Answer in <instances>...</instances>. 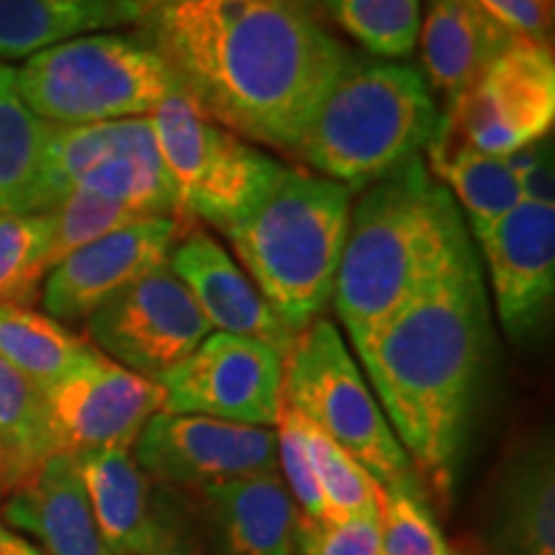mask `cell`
<instances>
[{"mask_svg": "<svg viewBox=\"0 0 555 555\" xmlns=\"http://www.w3.org/2000/svg\"><path fill=\"white\" fill-rule=\"evenodd\" d=\"M142 39L208 119L294 152L347 50L307 0H139Z\"/></svg>", "mask_w": 555, "mask_h": 555, "instance_id": "cell-1", "label": "cell"}, {"mask_svg": "<svg viewBox=\"0 0 555 555\" xmlns=\"http://www.w3.org/2000/svg\"><path fill=\"white\" fill-rule=\"evenodd\" d=\"M489 301L470 240L358 347L420 481L453 494L489 358Z\"/></svg>", "mask_w": 555, "mask_h": 555, "instance_id": "cell-2", "label": "cell"}, {"mask_svg": "<svg viewBox=\"0 0 555 555\" xmlns=\"http://www.w3.org/2000/svg\"><path fill=\"white\" fill-rule=\"evenodd\" d=\"M468 240L455 198L412 157L350 208L332 301L356 350Z\"/></svg>", "mask_w": 555, "mask_h": 555, "instance_id": "cell-3", "label": "cell"}, {"mask_svg": "<svg viewBox=\"0 0 555 555\" xmlns=\"http://www.w3.org/2000/svg\"><path fill=\"white\" fill-rule=\"evenodd\" d=\"M440 127L442 108L420 69L347 57L294 152L317 176L352 193L420 157Z\"/></svg>", "mask_w": 555, "mask_h": 555, "instance_id": "cell-4", "label": "cell"}, {"mask_svg": "<svg viewBox=\"0 0 555 555\" xmlns=\"http://www.w3.org/2000/svg\"><path fill=\"white\" fill-rule=\"evenodd\" d=\"M352 193L335 180L281 165L224 237L249 281L291 330H307L332 301Z\"/></svg>", "mask_w": 555, "mask_h": 555, "instance_id": "cell-5", "label": "cell"}, {"mask_svg": "<svg viewBox=\"0 0 555 555\" xmlns=\"http://www.w3.org/2000/svg\"><path fill=\"white\" fill-rule=\"evenodd\" d=\"M16 90L34 116L62 127L152 116L183 93L168 62L124 34H86L34 54L16 69Z\"/></svg>", "mask_w": 555, "mask_h": 555, "instance_id": "cell-6", "label": "cell"}, {"mask_svg": "<svg viewBox=\"0 0 555 555\" xmlns=\"http://www.w3.org/2000/svg\"><path fill=\"white\" fill-rule=\"evenodd\" d=\"M283 401L356 457L380 486L416 476L376 393L327 319H314L298 332L283 358Z\"/></svg>", "mask_w": 555, "mask_h": 555, "instance_id": "cell-7", "label": "cell"}, {"mask_svg": "<svg viewBox=\"0 0 555 555\" xmlns=\"http://www.w3.org/2000/svg\"><path fill=\"white\" fill-rule=\"evenodd\" d=\"M152 124L178 217L204 219L221 234L281 170L247 139L208 119L185 93L165 101Z\"/></svg>", "mask_w": 555, "mask_h": 555, "instance_id": "cell-8", "label": "cell"}, {"mask_svg": "<svg viewBox=\"0 0 555 555\" xmlns=\"http://www.w3.org/2000/svg\"><path fill=\"white\" fill-rule=\"evenodd\" d=\"M47 189L50 208L69 191H86L150 217H178L152 116L80 127L50 124Z\"/></svg>", "mask_w": 555, "mask_h": 555, "instance_id": "cell-9", "label": "cell"}, {"mask_svg": "<svg viewBox=\"0 0 555 555\" xmlns=\"http://www.w3.org/2000/svg\"><path fill=\"white\" fill-rule=\"evenodd\" d=\"M163 412L275 427L283 406V356L258 339L211 332L189 358L155 378Z\"/></svg>", "mask_w": 555, "mask_h": 555, "instance_id": "cell-10", "label": "cell"}, {"mask_svg": "<svg viewBox=\"0 0 555 555\" xmlns=\"http://www.w3.org/2000/svg\"><path fill=\"white\" fill-rule=\"evenodd\" d=\"M442 116L463 142L486 155L506 157L543 142L555 121L551 44L515 39Z\"/></svg>", "mask_w": 555, "mask_h": 555, "instance_id": "cell-11", "label": "cell"}, {"mask_svg": "<svg viewBox=\"0 0 555 555\" xmlns=\"http://www.w3.org/2000/svg\"><path fill=\"white\" fill-rule=\"evenodd\" d=\"M211 332L170 266L139 278L86 319V339L95 350L147 378L189 358Z\"/></svg>", "mask_w": 555, "mask_h": 555, "instance_id": "cell-12", "label": "cell"}, {"mask_svg": "<svg viewBox=\"0 0 555 555\" xmlns=\"http://www.w3.org/2000/svg\"><path fill=\"white\" fill-rule=\"evenodd\" d=\"M44 399L54 453L73 461L101 450H131L150 416L165 406L155 378L139 376L101 350L44 391Z\"/></svg>", "mask_w": 555, "mask_h": 555, "instance_id": "cell-13", "label": "cell"}, {"mask_svg": "<svg viewBox=\"0 0 555 555\" xmlns=\"http://www.w3.org/2000/svg\"><path fill=\"white\" fill-rule=\"evenodd\" d=\"M134 461L152 481L206 491L278 470V437L275 427L157 412L137 437Z\"/></svg>", "mask_w": 555, "mask_h": 555, "instance_id": "cell-14", "label": "cell"}, {"mask_svg": "<svg viewBox=\"0 0 555 555\" xmlns=\"http://www.w3.org/2000/svg\"><path fill=\"white\" fill-rule=\"evenodd\" d=\"M185 219H144L75 249L41 283L44 314L57 322H86L139 278L168 266L172 247L185 234Z\"/></svg>", "mask_w": 555, "mask_h": 555, "instance_id": "cell-15", "label": "cell"}, {"mask_svg": "<svg viewBox=\"0 0 555 555\" xmlns=\"http://www.w3.org/2000/svg\"><path fill=\"white\" fill-rule=\"evenodd\" d=\"M483 249L499 322L530 335L555 291V201H522L474 234Z\"/></svg>", "mask_w": 555, "mask_h": 555, "instance_id": "cell-16", "label": "cell"}, {"mask_svg": "<svg viewBox=\"0 0 555 555\" xmlns=\"http://www.w3.org/2000/svg\"><path fill=\"white\" fill-rule=\"evenodd\" d=\"M168 266L189 288L208 327L258 339L286 358L296 332L275 314L258 286L211 234L204 229L185 232L172 247Z\"/></svg>", "mask_w": 555, "mask_h": 555, "instance_id": "cell-17", "label": "cell"}, {"mask_svg": "<svg viewBox=\"0 0 555 555\" xmlns=\"http://www.w3.org/2000/svg\"><path fill=\"white\" fill-rule=\"evenodd\" d=\"M483 517V540L491 555H555L551 437H538L506 457Z\"/></svg>", "mask_w": 555, "mask_h": 555, "instance_id": "cell-18", "label": "cell"}, {"mask_svg": "<svg viewBox=\"0 0 555 555\" xmlns=\"http://www.w3.org/2000/svg\"><path fill=\"white\" fill-rule=\"evenodd\" d=\"M3 519L44 555H111L73 457L54 453L29 483L0 502Z\"/></svg>", "mask_w": 555, "mask_h": 555, "instance_id": "cell-19", "label": "cell"}, {"mask_svg": "<svg viewBox=\"0 0 555 555\" xmlns=\"http://www.w3.org/2000/svg\"><path fill=\"white\" fill-rule=\"evenodd\" d=\"M422 5L416 44L425 80L446 101L442 114H450L517 37L486 16L476 0H422Z\"/></svg>", "mask_w": 555, "mask_h": 555, "instance_id": "cell-20", "label": "cell"}, {"mask_svg": "<svg viewBox=\"0 0 555 555\" xmlns=\"http://www.w3.org/2000/svg\"><path fill=\"white\" fill-rule=\"evenodd\" d=\"M75 463L111 555H134L157 530L168 494H157L131 450H101Z\"/></svg>", "mask_w": 555, "mask_h": 555, "instance_id": "cell-21", "label": "cell"}, {"mask_svg": "<svg viewBox=\"0 0 555 555\" xmlns=\"http://www.w3.org/2000/svg\"><path fill=\"white\" fill-rule=\"evenodd\" d=\"M227 555H296V504L278 470L204 491Z\"/></svg>", "mask_w": 555, "mask_h": 555, "instance_id": "cell-22", "label": "cell"}, {"mask_svg": "<svg viewBox=\"0 0 555 555\" xmlns=\"http://www.w3.org/2000/svg\"><path fill=\"white\" fill-rule=\"evenodd\" d=\"M139 0H0V60H29L62 41L134 26Z\"/></svg>", "mask_w": 555, "mask_h": 555, "instance_id": "cell-23", "label": "cell"}, {"mask_svg": "<svg viewBox=\"0 0 555 555\" xmlns=\"http://www.w3.org/2000/svg\"><path fill=\"white\" fill-rule=\"evenodd\" d=\"M429 172L446 189L455 204L463 206L470 232L494 224L504 214L525 201L522 183H519L509 157L486 155L470 147L442 116V127L427 147Z\"/></svg>", "mask_w": 555, "mask_h": 555, "instance_id": "cell-24", "label": "cell"}, {"mask_svg": "<svg viewBox=\"0 0 555 555\" xmlns=\"http://www.w3.org/2000/svg\"><path fill=\"white\" fill-rule=\"evenodd\" d=\"M50 124L34 116L16 90V69L0 62V214L50 211Z\"/></svg>", "mask_w": 555, "mask_h": 555, "instance_id": "cell-25", "label": "cell"}, {"mask_svg": "<svg viewBox=\"0 0 555 555\" xmlns=\"http://www.w3.org/2000/svg\"><path fill=\"white\" fill-rule=\"evenodd\" d=\"M54 455L44 391L0 358V489L29 483Z\"/></svg>", "mask_w": 555, "mask_h": 555, "instance_id": "cell-26", "label": "cell"}, {"mask_svg": "<svg viewBox=\"0 0 555 555\" xmlns=\"http://www.w3.org/2000/svg\"><path fill=\"white\" fill-rule=\"evenodd\" d=\"M95 347L65 324L18 304H0V358L41 391L78 367Z\"/></svg>", "mask_w": 555, "mask_h": 555, "instance_id": "cell-27", "label": "cell"}, {"mask_svg": "<svg viewBox=\"0 0 555 555\" xmlns=\"http://www.w3.org/2000/svg\"><path fill=\"white\" fill-rule=\"evenodd\" d=\"M322 5L378 60H404L414 52L422 0H322Z\"/></svg>", "mask_w": 555, "mask_h": 555, "instance_id": "cell-28", "label": "cell"}, {"mask_svg": "<svg viewBox=\"0 0 555 555\" xmlns=\"http://www.w3.org/2000/svg\"><path fill=\"white\" fill-rule=\"evenodd\" d=\"M376 525L384 555H455L429 509L420 476L380 486Z\"/></svg>", "mask_w": 555, "mask_h": 555, "instance_id": "cell-29", "label": "cell"}, {"mask_svg": "<svg viewBox=\"0 0 555 555\" xmlns=\"http://www.w3.org/2000/svg\"><path fill=\"white\" fill-rule=\"evenodd\" d=\"M301 422L330 522L352 517H376L380 483L360 466L356 457H350L343 448L335 446L322 429L309 425L304 416Z\"/></svg>", "mask_w": 555, "mask_h": 555, "instance_id": "cell-30", "label": "cell"}, {"mask_svg": "<svg viewBox=\"0 0 555 555\" xmlns=\"http://www.w3.org/2000/svg\"><path fill=\"white\" fill-rule=\"evenodd\" d=\"M50 245H47V273L60 266L75 249L90 245V242L106 237L111 232L137 224L144 219H157L139 208L116 204V201L93 196L86 191H69L62 196L50 211Z\"/></svg>", "mask_w": 555, "mask_h": 555, "instance_id": "cell-31", "label": "cell"}, {"mask_svg": "<svg viewBox=\"0 0 555 555\" xmlns=\"http://www.w3.org/2000/svg\"><path fill=\"white\" fill-rule=\"evenodd\" d=\"M47 214H0V304L29 307L47 278Z\"/></svg>", "mask_w": 555, "mask_h": 555, "instance_id": "cell-32", "label": "cell"}, {"mask_svg": "<svg viewBox=\"0 0 555 555\" xmlns=\"http://www.w3.org/2000/svg\"><path fill=\"white\" fill-rule=\"evenodd\" d=\"M275 437L281 478L296 504V517L304 519V522H330L327 506H324L322 491H319L314 476V466H311L301 414L294 406H288L286 401H283L281 414H278Z\"/></svg>", "mask_w": 555, "mask_h": 555, "instance_id": "cell-33", "label": "cell"}, {"mask_svg": "<svg viewBox=\"0 0 555 555\" xmlns=\"http://www.w3.org/2000/svg\"><path fill=\"white\" fill-rule=\"evenodd\" d=\"M296 553L301 555H384L376 517L339 522H304L296 517Z\"/></svg>", "mask_w": 555, "mask_h": 555, "instance_id": "cell-34", "label": "cell"}, {"mask_svg": "<svg viewBox=\"0 0 555 555\" xmlns=\"http://www.w3.org/2000/svg\"><path fill=\"white\" fill-rule=\"evenodd\" d=\"M512 37L551 44V0H476Z\"/></svg>", "mask_w": 555, "mask_h": 555, "instance_id": "cell-35", "label": "cell"}, {"mask_svg": "<svg viewBox=\"0 0 555 555\" xmlns=\"http://www.w3.org/2000/svg\"><path fill=\"white\" fill-rule=\"evenodd\" d=\"M134 555H206V553L201 551L198 540L193 538L189 522H185L183 515H178L176 502L168 496L157 530L152 532V538L139 547Z\"/></svg>", "mask_w": 555, "mask_h": 555, "instance_id": "cell-36", "label": "cell"}, {"mask_svg": "<svg viewBox=\"0 0 555 555\" xmlns=\"http://www.w3.org/2000/svg\"><path fill=\"white\" fill-rule=\"evenodd\" d=\"M0 555H44L37 545H31L29 540H24L16 532H11L9 527L0 525Z\"/></svg>", "mask_w": 555, "mask_h": 555, "instance_id": "cell-37", "label": "cell"}, {"mask_svg": "<svg viewBox=\"0 0 555 555\" xmlns=\"http://www.w3.org/2000/svg\"><path fill=\"white\" fill-rule=\"evenodd\" d=\"M0 502H3V489H0Z\"/></svg>", "mask_w": 555, "mask_h": 555, "instance_id": "cell-38", "label": "cell"}]
</instances>
